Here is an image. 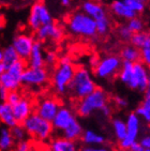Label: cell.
Wrapping results in <instances>:
<instances>
[{"instance_id":"cell-35","label":"cell","mask_w":150,"mask_h":151,"mask_svg":"<svg viewBox=\"0 0 150 151\" xmlns=\"http://www.w3.org/2000/svg\"><path fill=\"white\" fill-rule=\"evenodd\" d=\"M128 27L130 28V30L133 32V33H135V32H139V31H143L145 28V24L143 22L141 18H139L138 16H135V17L131 18V19L128 20L127 23Z\"/></svg>"},{"instance_id":"cell-41","label":"cell","mask_w":150,"mask_h":151,"mask_svg":"<svg viewBox=\"0 0 150 151\" xmlns=\"http://www.w3.org/2000/svg\"><path fill=\"white\" fill-rule=\"evenodd\" d=\"M114 102H115L116 106H117L118 108H121V109L122 108H125L128 105H129L128 100L121 96H116L115 98H114Z\"/></svg>"},{"instance_id":"cell-24","label":"cell","mask_w":150,"mask_h":151,"mask_svg":"<svg viewBox=\"0 0 150 151\" xmlns=\"http://www.w3.org/2000/svg\"><path fill=\"white\" fill-rule=\"evenodd\" d=\"M81 140L86 146H102L105 142L106 138L104 135L92 131V130H85L81 134Z\"/></svg>"},{"instance_id":"cell-29","label":"cell","mask_w":150,"mask_h":151,"mask_svg":"<svg viewBox=\"0 0 150 151\" xmlns=\"http://www.w3.org/2000/svg\"><path fill=\"white\" fill-rule=\"evenodd\" d=\"M0 85L3 86L4 88H6L9 91H12V90H18V88H19V86L22 84H20L19 81L14 78L13 76L10 75L9 73L6 71L1 75V83H0Z\"/></svg>"},{"instance_id":"cell-37","label":"cell","mask_w":150,"mask_h":151,"mask_svg":"<svg viewBox=\"0 0 150 151\" xmlns=\"http://www.w3.org/2000/svg\"><path fill=\"white\" fill-rule=\"evenodd\" d=\"M117 35H118L119 39L124 42H129L131 40L133 32L130 30V28L128 27L127 24H122L117 27Z\"/></svg>"},{"instance_id":"cell-27","label":"cell","mask_w":150,"mask_h":151,"mask_svg":"<svg viewBox=\"0 0 150 151\" xmlns=\"http://www.w3.org/2000/svg\"><path fill=\"white\" fill-rule=\"evenodd\" d=\"M27 65L26 60H23V59H18L17 61H15L14 63H12L11 65L6 68V72L9 73L10 75H12L14 78H16L17 81H20L22 78V75H23L24 71L26 70Z\"/></svg>"},{"instance_id":"cell-5","label":"cell","mask_w":150,"mask_h":151,"mask_svg":"<svg viewBox=\"0 0 150 151\" xmlns=\"http://www.w3.org/2000/svg\"><path fill=\"white\" fill-rule=\"evenodd\" d=\"M22 124L29 136L42 142L49 139L54 132L52 122L40 117L37 113H32Z\"/></svg>"},{"instance_id":"cell-4","label":"cell","mask_w":150,"mask_h":151,"mask_svg":"<svg viewBox=\"0 0 150 151\" xmlns=\"http://www.w3.org/2000/svg\"><path fill=\"white\" fill-rule=\"evenodd\" d=\"M108 103V94L102 88H95L94 90L83 99L78 100L76 104V113L81 118H88L95 111H100L104 105Z\"/></svg>"},{"instance_id":"cell-51","label":"cell","mask_w":150,"mask_h":151,"mask_svg":"<svg viewBox=\"0 0 150 151\" xmlns=\"http://www.w3.org/2000/svg\"><path fill=\"white\" fill-rule=\"evenodd\" d=\"M1 75H2V74H0V83H1Z\"/></svg>"},{"instance_id":"cell-21","label":"cell","mask_w":150,"mask_h":151,"mask_svg":"<svg viewBox=\"0 0 150 151\" xmlns=\"http://www.w3.org/2000/svg\"><path fill=\"white\" fill-rule=\"evenodd\" d=\"M0 123L8 128H12L17 124V121L13 114L12 105H10L6 101L0 102Z\"/></svg>"},{"instance_id":"cell-10","label":"cell","mask_w":150,"mask_h":151,"mask_svg":"<svg viewBox=\"0 0 150 151\" xmlns=\"http://www.w3.org/2000/svg\"><path fill=\"white\" fill-rule=\"evenodd\" d=\"M35 42V37H32L31 35H29L27 32H19L17 35H15L11 45L14 47V50H16L20 59L27 60L30 52H31Z\"/></svg>"},{"instance_id":"cell-39","label":"cell","mask_w":150,"mask_h":151,"mask_svg":"<svg viewBox=\"0 0 150 151\" xmlns=\"http://www.w3.org/2000/svg\"><path fill=\"white\" fill-rule=\"evenodd\" d=\"M20 98H22V94L17 90H12L9 91V94H8V98H6V102L13 106V105L16 104L19 101Z\"/></svg>"},{"instance_id":"cell-31","label":"cell","mask_w":150,"mask_h":151,"mask_svg":"<svg viewBox=\"0 0 150 151\" xmlns=\"http://www.w3.org/2000/svg\"><path fill=\"white\" fill-rule=\"evenodd\" d=\"M19 58V56L17 55L16 50H14V47L12 45H8L3 48V59L2 62L6 64V67L8 68L11 65L12 63H14L15 61H17Z\"/></svg>"},{"instance_id":"cell-3","label":"cell","mask_w":150,"mask_h":151,"mask_svg":"<svg viewBox=\"0 0 150 151\" xmlns=\"http://www.w3.org/2000/svg\"><path fill=\"white\" fill-rule=\"evenodd\" d=\"M74 72L75 67L69 56H62L58 59L52 74V85L57 94L64 96L68 93V86L72 81Z\"/></svg>"},{"instance_id":"cell-17","label":"cell","mask_w":150,"mask_h":151,"mask_svg":"<svg viewBox=\"0 0 150 151\" xmlns=\"http://www.w3.org/2000/svg\"><path fill=\"white\" fill-rule=\"evenodd\" d=\"M110 13L115 17L123 20H129L137 16V13L134 12L123 0H114L110 6Z\"/></svg>"},{"instance_id":"cell-40","label":"cell","mask_w":150,"mask_h":151,"mask_svg":"<svg viewBox=\"0 0 150 151\" xmlns=\"http://www.w3.org/2000/svg\"><path fill=\"white\" fill-rule=\"evenodd\" d=\"M30 148H31L30 142L27 139H24L16 142V145L14 146V151H29Z\"/></svg>"},{"instance_id":"cell-12","label":"cell","mask_w":150,"mask_h":151,"mask_svg":"<svg viewBox=\"0 0 150 151\" xmlns=\"http://www.w3.org/2000/svg\"><path fill=\"white\" fill-rule=\"evenodd\" d=\"M59 108H60V104L56 99H54V98H44L38 103L35 113L40 117L52 122V120L56 116Z\"/></svg>"},{"instance_id":"cell-48","label":"cell","mask_w":150,"mask_h":151,"mask_svg":"<svg viewBox=\"0 0 150 151\" xmlns=\"http://www.w3.org/2000/svg\"><path fill=\"white\" fill-rule=\"evenodd\" d=\"M2 59H3V48L0 47V62H2Z\"/></svg>"},{"instance_id":"cell-50","label":"cell","mask_w":150,"mask_h":151,"mask_svg":"<svg viewBox=\"0 0 150 151\" xmlns=\"http://www.w3.org/2000/svg\"><path fill=\"white\" fill-rule=\"evenodd\" d=\"M22 1L25 3H33L35 1H37V0H22Z\"/></svg>"},{"instance_id":"cell-20","label":"cell","mask_w":150,"mask_h":151,"mask_svg":"<svg viewBox=\"0 0 150 151\" xmlns=\"http://www.w3.org/2000/svg\"><path fill=\"white\" fill-rule=\"evenodd\" d=\"M83 132H84L83 125L81 124V122L78 121L77 118L74 117L72 121L68 124V127L64 129L63 131H61V136L66 139L76 142V140L81 139Z\"/></svg>"},{"instance_id":"cell-13","label":"cell","mask_w":150,"mask_h":151,"mask_svg":"<svg viewBox=\"0 0 150 151\" xmlns=\"http://www.w3.org/2000/svg\"><path fill=\"white\" fill-rule=\"evenodd\" d=\"M149 68L145 65L141 60L133 63V73L136 81V90L144 93L147 90L148 76H149Z\"/></svg>"},{"instance_id":"cell-19","label":"cell","mask_w":150,"mask_h":151,"mask_svg":"<svg viewBox=\"0 0 150 151\" xmlns=\"http://www.w3.org/2000/svg\"><path fill=\"white\" fill-rule=\"evenodd\" d=\"M27 65L30 68H42L44 67V48L42 42L35 40L30 55L26 60Z\"/></svg>"},{"instance_id":"cell-45","label":"cell","mask_w":150,"mask_h":151,"mask_svg":"<svg viewBox=\"0 0 150 151\" xmlns=\"http://www.w3.org/2000/svg\"><path fill=\"white\" fill-rule=\"evenodd\" d=\"M8 94H9V90L0 85V102H6Z\"/></svg>"},{"instance_id":"cell-25","label":"cell","mask_w":150,"mask_h":151,"mask_svg":"<svg viewBox=\"0 0 150 151\" xmlns=\"http://www.w3.org/2000/svg\"><path fill=\"white\" fill-rule=\"evenodd\" d=\"M16 142L12 136L10 128L3 127L0 129V150L1 151H11L14 148Z\"/></svg>"},{"instance_id":"cell-46","label":"cell","mask_w":150,"mask_h":151,"mask_svg":"<svg viewBox=\"0 0 150 151\" xmlns=\"http://www.w3.org/2000/svg\"><path fill=\"white\" fill-rule=\"evenodd\" d=\"M128 151H145V148L139 144V142H135Z\"/></svg>"},{"instance_id":"cell-32","label":"cell","mask_w":150,"mask_h":151,"mask_svg":"<svg viewBox=\"0 0 150 151\" xmlns=\"http://www.w3.org/2000/svg\"><path fill=\"white\" fill-rule=\"evenodd\" d=\"M10 131H11L12 136H13V138H14V140L16 142H20V140L27 139L28 134H27L26 130H25V128L23 127L22 123H17V124H15L14 127L10 128Z\"/></svg>"},{"instance_id":"cell-36","label":"cell","mask_w":150,"mask_h":151,"mask_svg":"<svg viewBox=\"0 0 150 151\" xmlns=\"http://www.w3.org/2000/svg\"><path fill=\"white\" fill-rule=\"evenodd\" d=\"M123 1L137 14L144 13L146 9V0H123Z\"/></svg>"},{"instance_id":"cell-33","label":"cell","mask_w":150,"mask_h":151,"mask_svg":"<svg viewBox=\"0 0 150 151\" xmlns=\"http://www.w3.org/2000/svg\"><path fill=\"white\" fill-rule=\"evenodd\" d=\"M139 50H141V61L150 69V32L146 42L139 48Z\"/></svg>"},{"instance_id":"cell-6","label":"cell","mask_w":150,"mask_h":151,"mask_svg":"<svg viewBox=\"0 0 150 151\" xmlns=\"http://www.w3.org/2000/svg\"><path fill=\"white\" fill-rule=\"evenodd\" d=\"M122 64V59L120 56L107 55L99 59L98 63L93 68L94 75L100 79H112L118 75Z\"/></svg>"},{"instance_id":"cell-14","label":"cell","mask_w":150,"mask_h":151,"mask_svg":"<svg viewBox=\"0 0 150 151\" xmlns=\"http://www.w3.org/2000/svg\"><path fill=\"white\" fill-rule=\"evenodd\" d=\"M75 115L71 108H69L68 106H60V108L58 109L57 114H56V116L52 120L53 128L56 131H63L70 122L72 121Z\"/></svg>"},{"instance_id":"cell-18","label":"cell","mask_w":150,"mask_h":151,"mask_svg":"<svg viewBox=\"0 0 150 151\" xmlns=\"http://www.w3.org/2000/svg\"><path fill=\"white\" fill-rule=\"evenodd\" d=\"M118 78L122 84L125 85L131 90H136V81L133 73V62L122 60L121 68L118 73Z\"/></svg>"},{"instance_id":"cell-30","label":"cell","mask_w":150,"mask_h":151,"mask_svg":"<svg viewBox=\"0 0 150 151\" xmlns=\"http://www.w3.org/2000/svg\"><path fill=\"white\" fill-rule=\"evenodd\" d=\"M97 24V33L101 37H106L112 30V22L110 19V16H105L99 20H95Z\"/></svg>"},{"instance_id":"cell-9","label":"cell","mask_w":150,"mask_h":151,"mask_svg":"<svg viewBox=\"0 0 150 151\" xmlns=\"http://www.w3.org/2000/svg\"><path fill=\"white\" fill-rule=\"evenodd\" d=\"M125 123H127V135L123 139L119 142V147L122 150H129L131 146L137 142L141 132V118L136 115L135 111H132L128 115Z\"/></svg>"},{"instance_id":"cell-2","label":"cell","mask_w":150,"mask_h":151,"mask_svg":"<svg viewBox=\"0 0 150 151\" xmlns=\"http://www.w3.org/2000/svg\"><path fill=\"white\" fill-rule=\"evenodd\" d=\"M95 88L97 84L89 71L84 67L75 68L74 75L68 86L66 94H69L72 99L78 101L92 92Z\"/></svg>"},{"instance_id":"cell-8","label":"cell","mask_w":150,"mask_h":151,"mask_svg":"<svg viewBox=\"0 0 150 151\" xmlns=\"http://www.w3.org/2000/svg\"><path fill=\"white\" fill-rule=\"evenodd\" d=\"M49 81V74L47 69L42 68L27 67L24 71L20 84L26 87H42L46 85Z\"/></svg>"},{"instance_id":"cell-54","label":"cell","mask_w":150,"mask_h":151,"mask_svg":"<svg viewBox=\"0 0 150 151\" xmlns=\"http://www.w3.org/2000/svg\"><path fill=\"white\" fill-rule=\"evenodd\" d=\"M0 151H1V150H0Z\"/></svg>"},{"instance_id":"cell-15","label":"cell","mask_w":150,"mask_h":151,"mask_svg":"<svg viewBox=\"0 0 150 151\" xmlns=\"http://www.w3.org/2000/svg\"><path fill=\"white\" fill-rule=\"evenodd\" d=\"M81 10L89 15L90 17H92L94 20H99L105 16H108L105 6L101 2L95 1V0H85L81 3Z\"/></svg>"},{"instance_id":"cell-38","label":"cell","mask_w":150,"mask_h":151,"mask_svg":"<svg viewBox=\"0 0 150 151\" xmlns=\"http://www.w3.org/2000/svg\"><path fill=\"white\" fill-rule=\"evenodd\" d=\"M58 62V56L54 50H48L44 52V64L47 67L56 65Z\"/></svg>"},{"instance_id":"cell-23","label":"cell","mask_w":150,"mask_h":151,"mask_svg":"<svg viewBox=\"0 0 150 151\" xmlns=\"http://www.w3.org/2000/svg\"><path fill=\"white\" fill-rule=\"evenodd\" d=\"M136 115L141 120L150 125V91L146 90L144 92V100L135 109Z\"/></svg>"},{"instance_id":"cell-44","label":"cell","mask_w":150,"mask_h":151,"mask_svg":"<svg viewBox=\"0 0 150 151\" xmlns=\"http://www.w3.org/2000/svg\"><path fill=\"white\" fill-rule=\"evenodd\" d=\"M139 144H141L145 149H150V134L149 135H146V136L141 137V140H139Z\"/></svg>"},{"instance_id":"cell-28","label":"cell","mask_w":150,"mask_h":151,"mask_svg":"<svg viewBox=\"0 0 150 151\" xmlns=\"http://www.w3.org/2000/svg\"><path fill=\"white\" fill-rule=\"evenodd\" d=\"M112 131L117 140H122L127 135V123L121 118H115L112 121Z\"/></svg>"},{"instance_id":"cell-11","label":"cell","mask_w":150,"mask_h":151,"mask_svg":"<svg viewBox=\"0 0 150 151\" xmlns=\"http://www.w3.org/2000/svg\"><path fill=\"white\" fill-rule=\"evenodd\" d=\"M62 38H63V29L54 22L41 26L39 29L35 31V39L40 42H44L47 40L53 42H59Z\"/></svg>"},{"instance_id":"cell-16","label":"cell","mask_w":150,"mask_h":151,"mask_svg":"<svg viewBox=\"0 0 150 151\" xmlns=\"http://www.w3.org/2000/svg\"><path fill=\"white\" fill-rule=\"evenodd\" d=\"M13 108V114L17 123H23V121L26 118H28L32 113H33V104L27 98L22 96L19 101L12 106Z\"/></svg>"},{"instance_id":"cell-49","label":"cell","mask_w":150,"mask_h":151,"mask_svg":"<svg viewBox=\"0 0 150 151\" xmlns=\"http://www.w3.org/2000/svg\"><path fill=\"white\" fill-rule=\"evenodd\" d=\"M147 90L150 91V71H149V76H148V84H147Z\"/></svg>"},{"instance_id":"cell-53","label":"cell","mask_w":150,"mask_h":151,"mask_svg":"<svg viewBox=\"0 0 150 151\" xmlns=\"http://www.w3.org/2000/svg\"><path fill=\"white\" fill-rule=\"evenodd\" d=\"M0 6H1V0H0Z\"/></svg>"},{"instance_id":"cell-47","label":"cell","mask_w":150,"mask_h":151,"mask_svg":"<svg viewBox=\"0 0 150 151\" xmlns=\"http://www.w3.org/2000/svg\"><path fill=\"white\" fill-rule=\"evenodd\" d=\"M71 1H72V0H60V3L63 6H69L70 4H71Z\"/></svg>"},{"instance_id":"cell-42","label":"cell","mask_w":150,"mask_h":151,"mask_svg":"<svg viewBox=\"0 0 150 151\" xmlns=\"http://www.w3.org/2000/svg\"><path fill=\"white\" fill-rule=\"evenodd\" d=\"M79 151H110V149L102 146H85Z\"/></svg>"},{"instance_id":"cell-22","label":"cell","mask_w":150,"mask_h":151,"mask_svg":"<svg viewBox=\"0 0 150 151\" xmlns=\"http://www.w3.org/2000/svg\"><path fill=\"white\" fill-rule=\"evenodd\" d=\"M50 151H79L76 142L57 137L50 142Z\"/></svg>"},{"instance_id":"cell-26","label":"cell","mask_w":150,"mask_h":151,"mask_svg":"<svg viewBox=\"0 0 150 151\" xmlns=\"http://www.w3.org/2000/svg\"><path fill=\"white\" fill-rule=\"evenodd\" d=\"M120 58L124 61H130L133 63L137 62L141 60V50L132 44L125 45L120 50Z\"/></svg>"},{"instance_id":"cell-34","label":"cell","mask_w":150,"mask_h":151,"mask_svg":"<svg viewBox=\"0 0 150 151\" xmlns=\"http://www.w3.org/2000/svg\"><path fill=\"white\" fill-rule=\"evenodd\" d=\"M148 35H149V32L145 31V30L133 33L132 37H131V40H130L131 44L134 45L135 47H137V48H141V47L144 45L145 42H146V40H147Z\"/></svg>"},{"instance_id":"cell-52","label":"cell","mask_w":150,"mask_h":151,"mask_svg":"<svg viewBox=\"0 0 150 151\" xmlns=\"http://www.w3.org/2000/svg\"><path fill=\"white\" fill-rule=\"evenodd\" d=\"M145 151H150V149H145Z\"/></svg>"},{"instance_id":"cell-43","label":"cell","mask_w":150,"mask_h":151,"mask_svg":"<svg viewBox=\"0 0 150 151\" xmlns=\"http://www.w3.org/2000/svg\"><path fill=\"white\" fill-rule=\"evenodd\" d=\"M100 113H101L102 116L105 117V118H110L112 113V107H110V105L108 104V103H107L106 105H104L103 107L101 108Z\"/></svg>"},{"instance_id":"cell-1","label":"cell","mask_w":150,"mask_h":151,"mask_svg":"<svg viewBox=\"0 0 150 151\" xmlns=\"http://www.w3.org/2000/svg\"><path fill=\"white\" fill-rule=\"evenodd\" d=\"M66 29L71 35L85 39H94L98 35L95 20L81 10L68 16Z\"/></svg>"},{"instance_id":"cell-7","label":"cell","mask_w":150,"mask_h":151,"mask_svg":"<svg viewBox=\"0 0 150 151\" xmlns=\"http://www.w3.org/2000/svg\"><path fill=\"white\" fill-rule=\"evenodd\" d=\"M54 22L53 15L45 4L40 0L32 3L28 16V26L30 30L35 31L41 26L47 25Z\"/></svg>"}]
</instances>
